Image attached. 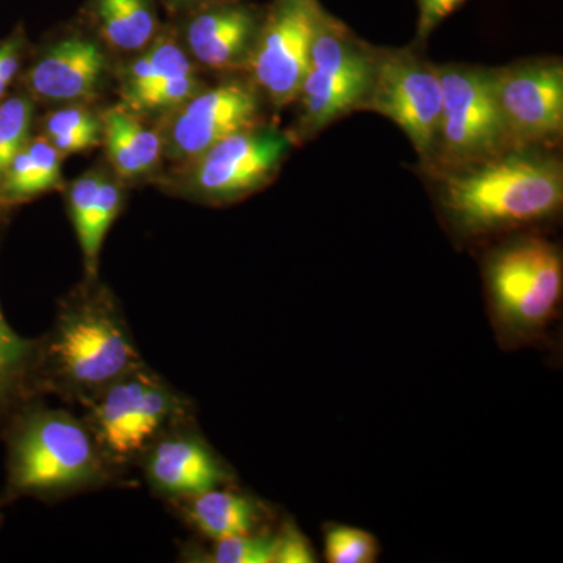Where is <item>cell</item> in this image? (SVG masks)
<instances>
[{
	"instance_id": "cell-1",
	"label": "cell",
	"mask_w": 563,
	"mask_h": 563,
	"mask_svg": "<svg viewBox=\"0 0 563 563\" xmlns=\"http://www.w3.org/2000/svg\"><path fill=\"white\" fill-rule=\"evenodd\" d=\"M426 172L444 221L461 239L520 231L562 209V162L547 147H510L484 161Z\"/></svg>"
},
{
	"instance_id": "cell-2",
	"label": "cell",
	"mask_w": 563,
	"mask_h": 563,
	"mask_svg": "<svg viewBox=\"0 0 563 563\" xmlns=\"http://www.w3.org/2000/svg\"><path fill=\"white\" fill-rule=\"evenodd\" d=\"M144 363L117 295L99 277H85L38 339L36 385L41 398L84 409Z\"/></svg>"
},
{
	"instance_id": "cell-3",
	"label": "cell",
	"mask_w": 563,
	"mask_h": 563,
	"mask_svg": "<svg viewBox=\"0 0 563 563\" xmlns=\"http://www.w3.org/2000/svg\"><path fill=\"white\" fill-rule=\"evenodd\" d=\"M5 442V485L0 507L22 498L60 501L81 493L131 483L114 472L84 418L32 399L11 418Z\"/></svg>"
},
{
	"instance_id": "cell-4",
	"label": "cell",
	"mask_w": 563,
	"mask_h": 563,
	"mask_svg": "<svg viewBox=\"0 0 563 563\" xmlns=\"http://www.w3.org/2000/svg\"><path fill=\"white\" fill-rule=\"evenodd\" d=\"M192 410L188 396L144 363L84 407L81 418L111 468L125 476L162 433L192 420Z\"/></svg>"
},
{
	"instance_id": "cell-5",
	"label": "cell",
	"mask_w": 563,
	"mask_h": 563,
	"mask_svg": "<svg viewBox=\"0 0 563 563\" xmlns=\"http://www.w3.org/2000/svg\"><path fill=\"white\" fill-rule=\"evenodd\" d=\"M485 287L496 331L507 344L532 342L562 299V254L542 236H515L487 257Z\"/></svg>"
},
{
	"instance_id": "cell-6",
	"label": "cell",
	"mask_w": 563,
	"mask_h": 563,
	"mask_svg": "<svg viewBox=\"0 0 563 563\" xmlns=\"http://www.w3.org/2000/svg\"><path fill=\"white\" fill-rule=\"evenodd\" d=\"M376 51L342 21L321 11L309 69L295 101L298 118L292 139H312L332 122L363 109L372 91Z\"/></svg>"
},
{
	"instance_id": "cell-7",
	"label": "cell",
	"mask_w": 563,
	"mask_h": 563,
	"mask_svg": "<svg viewBox=\"0 0 563 563\" xmlns=\"http://www.w3.org/2000/svg\"><path fill=\"white\" fill-rule=\"evenodd\" d=\"M295 143L268 122L232 133L179 166L169 190L206 206L243 201L276 179Z\"/></svg>"
},
{
	"instance_id": "cell-8",
	"label": "cell",
	"mask_w": 563,
	"mask_h": 563,
	"mask_svg": "<svg viewBox=\"0 0 563 563\" xmlns=\"http://www.w3.org/2000/svg\"><path fill=\"white\" fill-rule=\"evenodd\" d=\"M442 84V118L432 162L424 169L454 168L510 150L493 85V69L437 66Z\"/></svg>"
},
{
	"instance_id": "cell-9",
	"label": "cell",
	"mask_w": 563,
	"mask_h": 563,
	"mask_svg": "<svg viewBox=\"0 0 563 563\" xmlns=\"http://www.w3.org/2000/svg\"><path fill=\"white\" fill-rule=\"evenodd\" d=\"M442 84L432 63L410 49H377L372 91L362 110L395 122L428 166L442 118Z\"/></svg>"
},
{
	"instance_id": "cell-10",
	"label": "cell",
	"mask_w": 563,
	"mask_h": 563,
	"mask_svg": "<svg viewBox=\"0 0 563 563\" xmlns=\"http://www.w3.org/2000/svg\"><path fill=\"white\" fill-rule=\"evenodd\" d=\"M322 10L320 0H272L265 7L246 70L265 101L277 109L298 98Z\"/></svg>"
},
{
	"instance_id": "cell-11",
	"label": "cell",
	"mask_w": 563,
	"mask_h": 563,
	"mask_svg": "<svg viewBox=\"0 0 563 563\" xmlns=\"http://www.w3.org/2000/svg\"><path fill=\"white\" fill-rule=\"evenodd\" d=\"M263 103L265 98L251 79L231 77L206 85L163 117V157L181 166L225 136L263 124Z\"/></svg>"
},
{
	"instance_id": "cell-12",
	"label": "cell",
	"mask_w": 563,
	"mask_h": 563,
	"mask_svg": "<svg viewBox=\"0 0 563 563\" xmlns=\"http://www.w3.org/2000/svg\"><path fill=\"white\" fill-rule=\"evenodd\" d=\"M493 85L514 147L554 150L563 133V65L533 58L493 69Z\"/></svg>"
},
{
	"instance_id": "cell-13",
	"label": "cell",
	"mask_w": 563,
	"mask_h": 563,
	"mask_svg": "<svg viewBox=\"0 0 563 563\" xmlns=\"http://www.w3.org/2000/svg\"><path fill=\"white\" fill-rule=\"evenodd\" d=\"M265 7L247 0H213L179 16L177 35L196 65L233 74L246 70Z\"/></svg>"
},
{
	"instance_id": "cell-14",
	"label": "cell",
	"mask_w": 563,
	"mask_h": 563,
	"mask_svg": "<svg viewBox=\"0 0 563 563\" xmlns=\"http://www.w3.org/2000/svg\"><path fill=\"white\" fill-rule=\"evenodd\" d=\"M139 466L151 492L166 503L233 481L232 470L196 429L195 418L162 433L141 457Z\"/></svg>"
},
{
	"instance_id": "cell-15",
	"label": "cell",
	"mask_w": 563,
	"mask_h": 563,
	"mask_svg": "<svg viewBox=\"0 0 563 563\" xmlns=\"http://www.w3.org/2000/svg\"><path fill=\"white\" fill-rule=\"evenodd\" d=\"M109 57L98 36L74 31L49 44L25 73L33 101L84 103L101 90Z\"/></svg>"
},
{
	"instance_id": "cell-16",
	"label": "cell",
	"mask_w": 563,
	"mask_h": 563,
	"mask_svg": "<svg viewBox=\"0 0 563 563\" xmlns=\"http://www.w3.org/2000/svg\"><path fill=\"white\" fill-rule=\"evenodd\" d=\"M102 143L111 173L121 181L147 179L161 169L163 140L141 114L122 103L101 113Z\"/></svg>"
},
{
	"instance_id": "cell-17",
	"label": "cell",
	"mask_w": 563,
	"mask_h": 563,
	"mask_svg": "<svg viewBox=\"0 0 563 563\" xmlns=\"http://www.w3.org/2000/svg\"><path fill=\"white\" fill-rule=\"evenodd\" d=\"M168 504L185 523L211 542L255 532L266 518V507L261 501L225 485Z\"/></svg>"
},
{
	"instance_id": "cell-18",
	"label": "cell",
	"mask_w": 563,
	"mask_h": 563,
	"mask_svg": "<svg viewBox=\"0 0 563 563\" xmlns=\"http://www.w3.org/2000/svg\"><path fill=\"white\" fill-rule=\"evenodd\" d=\"M157 0H88L85 18L103 46L139 54L161 32Z\"/></svg>"
},
{
	"instance_id": "cell-19",
	"label": "cell",
	"mask_w": 563,
	"mask_h": 563,
	"mask_svg": "<svg viewBox=\"0 0 563 563\" xmlns=\"http://www.w3.org/2000/svg\"><path fill=\"white\" fill-rule=\"evenodd\" d=\"M36 357L38 339L21 336L0 309V437L25 404L41 398Z\"/></svg>"
},
{
	"instance_id": "cell-20",
	"label": "cell",
	"mask_w": 563,
	"mask_h": 563,
	"mask_svg": "<svg viewBox=\"0 0 563 563\" xmlns=\"http://www.w3.org/2000/svg\"><path fill=\"white\" fill-rule=\"evenodd\" d=\"M63 155L43 135L31 136L0 177V201L7 207L62 190Z\"/></svg>"
},
{
	"instance_id": "cell-21",
	"label": "cell",
	"mask_w": 563,
	"mask_h": 563,
	"mask_svg": "<svg viewBox=\"0 0 563 563\" xmlns=\"http://www.w3.org/2000/svg\"><path fill=\"white\" fill-rule=\"evenodd\" d=\"M196 63L177 35L176 27H163L150 46L133 54L121 70V99L173 77L196 74Z\"/></svg>"
},
{
	"instance_id": "cell-22",
	"label": "cell",
	"mask_w": 563,
	"mask_h": 563,
	"mask_svg": "<svg viewBox=\"0 0 563 563\" xmlns=\"http://www.w3.org/2000/svg\"><path fill=\"white\" fill-rule=\"evenodd\" d=\"M124 207V185L113 173H103L98 195L92 201L87 218L77 229L81 257H84L85 277H98L99 257L107 233L120 217Z\"/></svg>"
},
{
	"instance_id": "cell-23",
	"label": "cell",
	"mask_w": 563,
	"mask_h": 563,
	"mask_svg": "<svg viewBox=\"0 0 563 563\" xmlns=\"http://www.w3.org/2000/svg\"><path fill=\"white\" fill-rule=\"evenodd\" d=\"M63 157L95 150L102 143L101 114L85 103H65L43 121V133Z\"/></svg>"
},
{
	"instance_id": "cell-24",
	"label": "cell",
	"mask_w": 563,
	"mask_h": 563,
	"mask_svg": "<svg viewBox=\"0 0 563 563\" xmlns=\"http://www.w3.org/2000/svg\"><path fill=\"white\" fill-rule=\"evenodd\" d=\"M276 533H246L213 540L209 550L185 548L181 558L188 562L207 563H273Z\"/></svg>"
},
{
	"instance_id": "cell-25",
	"label": "cell",
	"mask_w": 563,
	"mask_h": 563,
	"mask_svg": "<svg viewBox=\"0 0 563 563\" xmlns=\"http://www.w3.org/2000/svg\"><path fill=\"white\" fill-rule=\"evenodd\" d=\"M35 101L29 92L5 96L0 101V177L11 158L31 140Z\"/></svg>"
},
{
	"instance_id": "cell-26",
	"label": "cell",
	"mask_w": 563,
	"mask_h": 563,
	"mask_svg": "<svg viewBox=\"0 0 563 563\" xmlns=\"http://www.w3.org/2000/svg\"><path fill=\"white\" fill-rule=\"evenodd\" d=\"M376 537L361 528L331 525L324 532V555L329 563H373L379 558Z\"/></svg>"
},
{
	"instance_id": "cell-27",
	"label": "cell",
	"mask_w": 563,
	"mask_h": 563,
	"mask_svg": "<svg viewBox=\"0 0 563 563\" xmlns=\"http://www.w3.org/2000/svg\"><path fill=\"white\" fill-rule=\"evenodd\" d=\"M317 554L312 543L292 521H285L276 533L273 563H313Z\"/></svg>"
},
{
	"instance_id": "cell-28",
	"label": "cell",
	"mask_w": 563,
	"mask_h": 563,
	"mask_svg": "<svg viewBox=\"0 0 563 563\" xmlns=\"http://www.w3.org/2000/svg\"><path fill=\"white\" fill-rule=\"evenodd\" d=\"M25 36L22 29L0 41V101L7 96L10 85L16 79L24 58Z\"/></svg>"
},
{
	"instance_id": "cell-29",
	"label": "cell",
	"mask_w": 563,
	"mask_h": 563,
	"mask_svg": "<svg viewBox=\"0 0 563 563\" xmlns=\"http://www.w3.org/2000/svg\"><path fill=\"white\" fill-rule=\"evenodd\" d=\"M465 2L466 0H417L418 40L428 38L440 22L461 9Z\"/></svg>"
},
{
	"instance_id": "cell-30",
	"label": "cell",
	"mask_w": 563,
	"mask_h": 563,
	"mask_svg": "<svg viewBox=\"0 0 563 563\" xmlns=\"http://www.w3.org/2000/svg\"><path fill=\"white\" fill-rule=\"evenodd\" d=\"M157 2L162 3L173 16L179 18L181 14L188 13V11L199 9V7L206 5V3L213 2V0H157Z\"/></svg>"
},
{
	"instance_id": "cell-31",
	"label": "cell",
	"mask_w": 563,
	"mask_h": 563,
	"mask_svg": "<svg viewBox=\"0 0 563 563\" xmlns=\"http://www.w3.org/2000/svg\"><path fill=\"white\" fill-rule=\"evenodd\" d=\"M7 209H9V207H7L5 203L0 201V221H2L3 217H5Z\"/></svg>"
},
{
	"instance_id": "cell-32",
	"label": "cell",
	"mask_w": 563,
	"mask_h": 563,
	"mask_svg": "<svg viewBox=\"0 0 563 563\" xmlns=\"http://www.w3.org/2000/svg\"><path fill=\"white\" fill-rule=\"evenodd\" d=\"M0 523H2V515H0Z\"/></svg>"
}]
</instances>
